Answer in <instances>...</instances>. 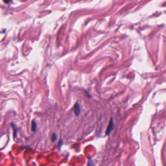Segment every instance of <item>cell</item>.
Wrapping results in <instances>:
<instances>
[{
    "label": "cell",
    "instance_id": "cell-6",
    "mask_svg": "<svg viewBox=\"0 0 166 166\" xmlns=\"http://www.w3.org/2000/svg\"><path fill=\"white\" fill-rule=\"evenodd\" d=\"M12 127H14V137H16V129L15 125L14 124H12Z\"/></svg>",
    "mask_w": 166,
    "mask_h": 166
},
{
    "label": "cell",
    "instance_id": "cell-5",
    "mask_svg": "<svg viewBox=\"0 0 166 166\" xmlns=\"http://www.w3.org/2000/svg\"><path fill=\"white\" fill-rule=\"evenodd\" d=\"M57 135H56L55 134H53L52 138H51V140H52L53 142H54V141H55L56 140H57Z\"/></svg>",
    "mask_w": 166,
    "mask_h": 166
},
{
    "label": "cell",
    "instance_id": "cell-7",
    "mask_svg": "<svg viewBox=\"0 0 166 166\" xmlns=\"http://www.w3.org/2000/svg\"><path fill=\"white\" fill-rule=\"evenodd\" d=\"M3 1H4V2H5V3H8V2L10 1L11 0H3Z\"/></svg>",
    "mask_w": 166,
    "mask_h": 166
},
{
    "label": "cell",
    "instance_id": "cell-2",
    "mask_svg": "<svg viewBox=\"0 0 166 166\" xmlns=\"http://www.w3.org/2000/svg\"><path fill=\"white\" fill-rule=\"evenodd\" d=\"M113 128H114V124H113V121L112 119H111L110 122L109 123V125L107 129H106V134H108L110 133L112 130L113 129Z\"/></svg>",
    "mask_w": 166,
    "mask_h": 166
},
{
    "label": "cell",
    "instance_id": "cell-3",
    "mask_svg": "<svg viewBox=\"0 0 166 166\" xmlns=\"http://www.w3.org/2000/svg\"><path fill=\"white\" fill-rule=\"evenodd\" d=\"M31 129H32V131H33V132H35L36 129V121L34 120L32 121V128H31Z\"/></svg>",
    "mask_w": 166,
    "mask_h": 166
},
{
    "label": "cell",
    "instance_id": "cell-4",
    "mask_svg": "<svg viewBox=\"0 0 166 166\" xmlns=\"http://www.w3.org/2000/svg\"><path fill=\"white\" fill-rule=\"evenodd\" d=\"M87 166H95L94 162L92 161V160L90 159L89 160H88V162Z\"/></svg>",
    "mask_w": 166,
    "mask_h": 166
},
{
    "label": "cell",
    "instance_id": "cell-1",
    "mask_svg": "<svg viewBox=\"0 0 166 166\" xmlns=\"http://www.w3.org/2000/svg\"><path fill=\"white\" fill-rule=\"evenodd\" d=\"M73 109H74V112H75L76 116H79L80 112H81V108H80V106H79V104H78V103H76V104H75Z\"/></svg>",
    "mask_w": 166,
    "mask_h": 166
}]
</instances>
